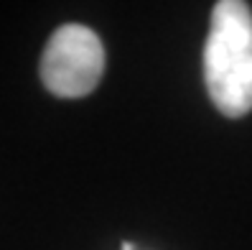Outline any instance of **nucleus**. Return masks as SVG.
<instances>
[{
  "instance_id": "f03ea898",
  "label": "nucleus",
  "mask_w": 252,
  "mask_h": 250,
  "mask_svg": "<svg viewBox=\"0 0 252 250\" xmlns=\"http://www.w3.org/2000/svg\"><path fill=\"white\" fill-rule=\"evenodd\" d=\"M105 74V46L87 26L66 23L51 34L41 56L43 87L64 100L87 97Z\"/></svg>"
},
{
  "instance_id": "f257e3e1",
  "label": "nucleus",
  "mask_w": 252,
  "mask_h": 250,
  "mask_svg": "<svg viewBox=\"0 0 252 250\" xmlns=\"http://www.w3.org/2000/svg\"><path fill=\"white\" fill-rule=\"evenodd\" d=\"M204 82L227 117L252 110V10L242 0H219L204 43Z\"/></svg>"
}]
</instances>
